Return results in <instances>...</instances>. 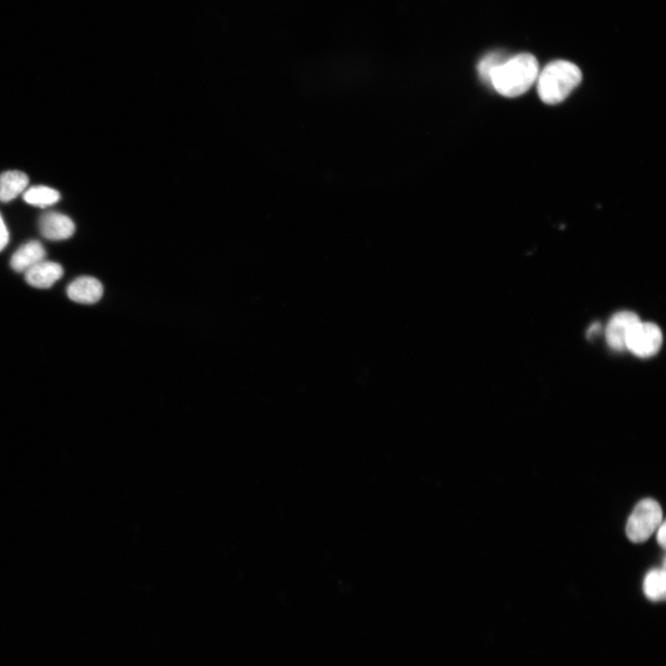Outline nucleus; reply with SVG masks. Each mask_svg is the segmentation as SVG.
<instances>
[{"instance_id": "f257e3e1", "label": "nucleus", "mask_w": 666, "mask_h": 666, "mask_svg": "<svg viewBox=\"0 0 666 666\" xmlns=\"http://www.w3.org/2000/svg\"><path fill=\"white\" fill-rule=\"evenodd\" d=\"M539 73L537 59L521 53L501 63L491 72L488 84L503 97H516L528 91L537 81Z\"/></svg>"}, {"instance_id": "f03ea898", "label": "nucleus", "mask_w": 666, "mask_h": 666, "mask_svg": "<svg viewBox=\"0 0 666 666\" xmlns=\"http://www.w3.org/2000/svg\"><path fill=\"white\" fill-rule=\"evenodd\" d=\"M582 72L574 63L555 61L539 73L538 93L546 104L554 105L564 101L580 84Z\"/></svg>"}, {"instance_id": "7ed1b4c3", "label": "nucleus", "mask_w": 666, "mask_h": 666, "mask_svg": "<svg viewBox=\"0 0 666 666\" xmlns=\"http://www.w3.org/2000/svg\"><path fill=\"white\" fill-rule=\"evenodd\" d=\"M662 520L661 505L653 499H645L635 506L628 520L627 536L634 544H643L650 539Z\"/></svg>"}, {"instance_id": "20e7f679", "label": "nucleus", "mask_w": 666, "mask_h": 666, "mask_svg": "<svg viewBox=\"0 0 666 666\" xmlns=\"http://www.w3.org/2000/svg\"><path fill=\"white\" fill-rule=\"evenodd\" d=\"M662 344V333L659 326L641 321L629 333L627 350L638 358H647L655 356Z\"/></svg>"}, {"instance_id": "39448f33", "label": "nucleus", "mask_w": 666, "mask_h": 666, "mask_svg": "<svg viewBox=\"0 0 666 666\" xmlns=\"http://www.w3.org/2000/svg\"><path fill=\"white\" fill-rule=\"evenodd\" d=\"M641 322V318L631 311H620L610 319L605 337L611 350L623 351L627 350V341L632 329Z\"/></svg>"}, {"instance_id": "423d86ee", "label": "nucleus", "mask_w": 666, "mask_h": 666, "mask_svg": "<svg viewBox=\"0 0 666 666\" xmlns=\"http://www.w3.org/2000/svg\"><path fill=\"white\" fill-rule=\"evenodd\" d=\"M39 230L50 241H63L73 235L75 225L72 219L62 213L49 211L40 217Z\"/></svg>"}, {"instance_id": "0eeeda50", "label": "nucleus", "mask_w": 666, "mask_h": 666, "mask_svg": "<svg viewBox=\"0 0 666 666\" xmlns=\"http://www.w3.org/2000/svg\"><path fill=\"white\" fill-rule=\"evenodd\" d=\"M104 288L96 278L82 276L74 280L67 288L68 298L79 304L92 305L103 297Z\"/></svg>"}, {"instance_id": "6e6552de", "label": "nucleus", "mask_w": 666, "mask_h": 666, "mask_svg": "<svg viewBox=\"0 0 666 666\" xmlns=\"http://www.w3.org/2000/svg\"><path fill=\"white\" fill-rule=\"evenodd\" d=\"M63 266L52 261L43 260L26 272L25 281L38 289H48L63 276Z\"/></svg>"}, {"instance_id": "1a4fd4ad", "label": "nucleus", "mask_w": 666, "mask_h": 666, "mask_svg": "<svg viewBox=\"0 0 666 666\" xmlns=\"http://www.w3.org/2000/svg\"><path fill=\"white\" fill-rule=\"evenodd\" d=\"M46 250L38 241H30L22 245L12 257V268L19 274H25L34 266L45 260Z\"/></svg>"}, {"instance_id": "9d476101", "label": "nucleus", "mask_w": 666, "mask_h": 666, "mask_svg": "<svg viewBox=\"0 0 666 666\" xmlns=\"http://www.w3.org/2000/svg\"><path fill=\"white\" fill-rule=\"evenodd\" d=\"M30 178L19 171H9L0 175V202L7 203L23 193Z\"/></svg>"}, {"instance_id": "9b49d317", "label": "nucleus", "mask_w": 666, "mask_h": 666, "mask_svg": "<svg viewBox=\"0 0 666 666\" xmlns=\"http://www.w3.org/2000/svg\"><path fill=\"white\" fill-rule=\"evenodd\" d=\"M23 199L30 205L46 207L58 203L61 199V194L47 186H33V188L25 190Z\"/></svg>"}, {"instance_id": "f8f14e48", "label": "nucleus", "mask_w": 666, "mask_h": 666, "mask_svg": "<svg viewBox=\"0 0 666 666\" xmlns=\"http://www.w3.org/2000/svg\"><path fill=\"white\" fill-rule=\"evenodd\" d=\"M645 594L651 601H662L666 593V575L663 569H653L645 577Z\"/></svg>"}, {"instance_id": "ddd939ff", "label": "nucleus", "mask_w": 666, "mask_h": 666, "mask_svg": "<svg viewBox=\"0 0 666 666\" xmlns=\"http://www.w3.org/2000/svg\"><path fill=\"white\" fill-rule=\"evenodd\" d=\"M505 59L502 53L492 52L479 61L476 69L484 82L488 83L491 72Z\"/></svg>"}, {"instance_id": "4468645a", "label": "nucleus", "mask_w": 666, "mask_h": 666, "mask_svg": "<svg viewBox=\"0 0 666 666\" xmlns=\"http://www.w3.org/2000/svg\"><path fill=\"white\" fill-rule=\"evenodd\" d=\"M10 234L5 222L0 215V252H2L9 244Z\"/></svg>"}, {"instance_id": "2eb2a0df", "label": "nucleus", "mask_w": 666, "mask_h": 666, "mask_svg": "<svg viewBox=\"0 0 666 666\" xmlns=\"http://www.w3.org/2000/svg\"><path fill=\"white\" fill-rule=\"evenodd\" d=\"M665 523H662L658 527L657 541L658 544L664 549L665 548Z\"/></svg>"}, {"instance_id": "dca6fc26", "label": "nucleus", "mask_w": 666, "mask_h": 666, "mask_svg": "<svg viewBox=\"0 0 666 666\" xmlns=\"http://www.w3.org/2000/svg\"><path fill=\"white\" fill-rule=\"evenodd\" d=\"M601 331V325L596 323L594 324L587 332L588 338H594L596 334H598Z\"/></svg>"}]
</instances>
